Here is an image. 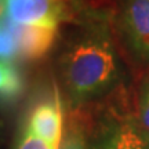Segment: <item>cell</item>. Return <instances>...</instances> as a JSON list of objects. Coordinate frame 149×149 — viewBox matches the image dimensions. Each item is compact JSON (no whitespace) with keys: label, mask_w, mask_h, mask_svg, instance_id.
Here are the masks:
<instances>
[{"label":"cell","mask_w":149,"mask_h":149,"mask_svg":"<svg viewBox=\"0 0 149 149\" xmlns=\"http://www.w3.org/2000/svg\"><path fill=\"white\" fill-rule=\"evenodd\" d=\"M57 1H59V3H64V4H68V3H73V1H76V0H57Z\"/></svg>","instance_id":"cell-11"},{"label":"cell","mask_w":149,"mask_h":149,"mask_svg":"<svg viewBox=\"0 0 149 149\" xmlns=\"http://www.w3.org/2000/svg\"><path fill=\"white\" fill-rule=\"evenodd\" d=\"M26 127L54 149H59L64 137V120L62 102L57 86H54L51 95L42 98L32 108Z\"/></svg>","instance_id":"cell-5"},{"label":"cell","mask_w":149,"mask_h":149,"mask_svg":"<svg viewBox=\"0 0 149 149\" xmlns=\"http://www.w3.org/2000/svg\"><path fill=\"white\" fill-rule=\"evenodd\" d=\"M61 84L70 109L77 111L117 90L126 70L105 17L81 22L58 59Z\"/></svg>","instance_id":"cell-1"},{"label":"cell","mask_w":149,"mask_h":149,"mask_svg":"<svg viewBox=\"0 0 149 149\" xmlns=\"http://www.w3.org/2000/svg\"><path fill=\"white\" fill-rule=\"evenodd\" d=\"M1 8V17L24 26L57 31L61 22L69 19L66 4L57 0H3Z\"/></svg>","instance_id":"cell-3"},{"label":"cell","mask_w":149,"mask_h":149,"mask_svg":"<svg viewBox=\"0 0 149 149\" xmlns=\"http://www.w3.org/2000/svg\"><path fill=\"white\" fill-rule=\"evenodd\" d=\"M59 149H88L87 133L83 126L69 122L64 131Z\"/></svg>","instance_id":"cell-8"},{"label":"cell","mask_w":149,"mask_h":149,"mask_svg":"<svg viewBox=\"0 0 149 149\" xmlns=\"http://www.w3.org/2000/svg\"><path fill=\"white\" fill-rule=\"evenodd\" d=\"M0 87H1V98H3V101L7 102L15 100L22 93L24 79H22L21 70L17 66V62L1 61Z\"/></svg>","instance_id":"cell-7"},{"label":"cell","mask_w":149,"mask_h":149,"mask_svg":"<svg viewBox=\"0 0 149 149\" xmlns=\"http://www.w3.org/2000/svg\"><path fill=\"white\" fill-rule=\"evenodd\" d=\"M15 149H54L44 139L39 138L36 134H33L28 127L24 128L21 135L18 137Z\"/></svg>","instance_id":"cell-10"},{"label":"cell","mask_w":149,"mask_h":149,"mask_svg":"<svg viewBox=\"0 0 149 149\" xmlns=\"http://www.w3.org/2000/svg\"><path fill=\"white\" fill-rule=\"evenodd\" d=\"M119 31L130 53L149 62V0H123Z\"/></svg>","instance_id":"cell-4"},{"label":"cell","mask_w":149,"mask_h":149,"mask_svg":"<svg viewBox=\"0 0 149 149\" xmlns=\"http://www.w3.org/2000/svg\"><path fill=\"white\" fill-rule=\"evenodd\" d=\"M137 117H138V122L144 130L146 138L149 139V76L145 79L139 90Z\"/></svg>","instance_id":"cell-9"},{"label":"cell","mask_w":149,"mask_h":149,"mask_svg":"<svg viewBox=\"0 0 149 149\" xmlns=\"http://www.w3.org/2000/svg\"><path fill=\"white\" fill-rule=\"evenodd\" d=\"M88 149H149L137 113L109 108L87 133Z\"/></svg>","instance_id":"cell-2"},{"label":"cell","mask_w":149,"mask_h":149,"mask_svg":"<svg viewBox=\"0 0 149 149\" xmlns=\"http://www.w3.org/2000/svg\"><path fill=\"white\" fill-rule=\"evenodd\" d=\"M1 19L7 22L14 37L17 59H37L43 57L51 48L57 36V31L54 29L15 25L4 17H1Z\"/></svg>","instance_id":"cell-6"}]
</instances>
